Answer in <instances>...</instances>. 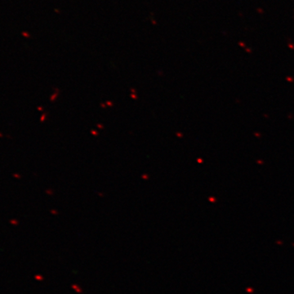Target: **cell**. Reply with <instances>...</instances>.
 <instances>
[{
    "label": "cell",
    "instance_id": "cell-1",
    "mask_svg": "<svg viewBox=\"0 0 294 294\" xmlns=\"http://www.w3.org/2000/svg\"><path fill=\"white\" fill-rule=\"evenodd\" d=\"M12 176H14V177H16V178H19V177H20V176H19L18 175H16V174H13Z\"/></svg>",
    "mask_w": 294,
    "mask_h": 294
},
{
    "label": "cell",
    "instance_id": "cell-2",
    "mask_svg": "<svg viewBox=\"0 0 294 294\" xmlns=\"http://www.w3.org/2000/svg\"><path fill=\"white\" fill-rule=\"evenodd\" d=\"M0 137H3V134L2 133H0Z\"/></svg>",
    "mask_w": 294,
    "mask_h": 294
}]
</instances>
